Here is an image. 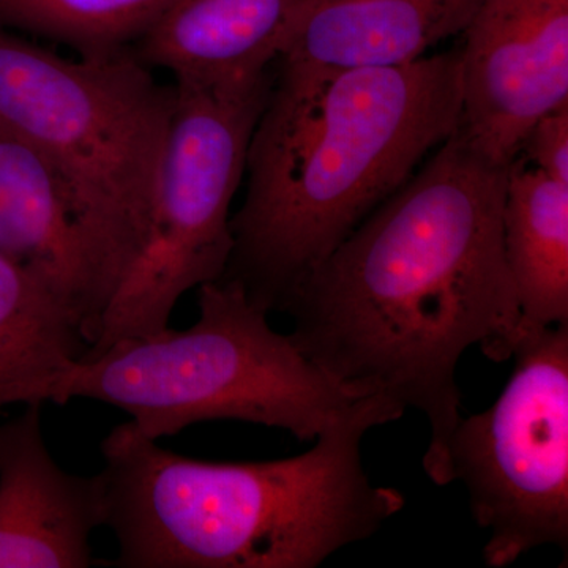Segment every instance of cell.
I'll use <instances>...</instances> for the list:
<instances>
[{"label":"cell","mask_w":568,"mask_h":568,"mask_svg":"<svg viewBox=\"0 0 568 568\" xmlns=\"http://www.w3.org/2000/svg\"><path fill=\"white\" fill-rule=\"evenodd\" d=\"M508 168L462 126L298 287L284 313L306 358L361 396L424 414L426 476L448 481L462 418L457 366L470 346L511 358L523 335L504 256Z\"/></svg>","instance_id":"obj_1"},{"label":"cell","mask_w":568,"mask_h":568,"mask_svg":"<svg viewBox=\"0 0 568 568\" xmlns=\"http://www.w3.org/2000/svg\"><path fill=\"white\" fill-rule=\"evenodd\" d=\"M278 62L220 278L267 313L284 312L317 265L462 126L459 51L388 69Z\"/></svg>","instance_id":"obj_2"},{"label":"cell","mask_w":568,"mask_h":568,"mask_svg":"<svg viewBox=\"0 0 568 568\" xmlns=\"http://www.w3.org/2000/svg\"><path fill=\"white\" fill-rule=\"evenodd\" d=\"M405 407L368 396L298 457L257 463L186 458L130 422L104 437V526L125 568H315L375 536L405 507L373 484L362 440Z\"/></svg>","instance_id":"obj_3"},{"label":"cell","mask_w":568,"mask_h":568,"mask_svg":"<svg viewBox=\"0 0 568 568\" xmlns=\"http://www.w3.org/2000/svg\"><path fill=\"white\" fill-rule=\"evenodd\" d=\"M200 320L82 354L41 388L40 403L95 399L125 410L159 440L186 426L241 420L286 429L298 440L351 416L368 396L347 390L267 323L237 283L200 286Z\"/></svg>","instance_id":"obj_4"},{"label":"cell","mask_w":568,"mask_h":568,"mask_svg":"<svg viewBox=\"0 0 568 568\" xmlns=\"http://www.w3.org/2000/svg\"><path fill=\"white\" fill-rule=\"evenodd\" d=\"M174 104L126 50L73 61L0 29V129L65 185L110 301L148 230Z\"/></svg>","instance_id":"obj_5"},{"label":"cell","mask_w":568,"mask_h":568,"mask_svg":"<svg viewBox=\"0 0 568 568\" xmlns=\"http://www.w3.org/2000/svg\"><path fill=\"white\" fill-rule=\"evenodd\" d=\"M271 74L224 84H175V104L151 219L84 354L170 327L175 304L216 282L233 252L231 203Z\"/></svg>","instance_id":"obj_6"},{"label":"cell","mask_w":568,"mask_h":568,"mask_svg":"<svg viewBox=\"0 0 568 568\" xmlns=\"http://www.w3.org/2000/svg\"><path fill=\"white\" fill-rule=\"evenodd\" d=\"M495 405L459 418L448 481L462 480L489 530L485 564L504 568L530 549L568 548V323L523 332Z\"/></svg>","instance_id":"obj_7"},{"label":"cell","mask_w":568,"mask_h":568,"mask_svg":"<svg viewBox=\"0 0 568 568\" xmlns=\"http://www.w3.org/2000/svg\"><path fill=\"white\" fill-rule=\"evenodd\" d=\"M463 33V133L510 166L534 123L568 104V0H480Z\"/></svg>","instance_id":"obj_8"},{"label":"cell","mask_w":568,"mask_h":568,"mask_svg":"<svg viewBox=\"0 0 568 568\" xmlns=\"http://www.w3.org/2000/svg\"><path fill=\"white\" fill-rule=\"evenodd\" d=\"M40 406L0 425V568H85L104 526L102 474L77 476L51 457Z\"/></svg>","instance_id":"obj_9"},{"label":"cell","mask_w":568,"mask_h":568,"mask_svg":"<svg viewBox=\"0 0 568 568\" xmlns=\"http://www.w3.org/2000/svg\"><path fill=\"white\" fill-rule=\"evenodd\" d=\"M0 253L31 268L73 306L91 345L110 301L91 241L50 163L2 129Z\"/></svg>","instance_id":"obj_10"},{"label":"cell","mask_w":568,"mask_h":568,"mask_svg":"<svg viewBox=\"0 0 568 568\" xmlns=\"http://www.w3.org/2000/svg\"><path fill=\"white\" fill-rule=\"evenodd\" d=\"M480 0H301L276 61L388 69L465 31Z\"/></svg>","instance_id":"obj_11"},{"label":"cell","mask_w":568,"mask_h":568,"mask_svg":"<svg viewBox=\"0 0 568 568\" xmlns=\"http://www.w3.org/2000/svg\"><path fill=\"white\" fill-rule=\"evenodd\" d=\"M301 0H173L141 37L145 65L173 73L175 84L256 80L278 59Z\"/></svg>","instance_id":"obj_12"},{"label":"cell","mask_w":568,"mask_h":568,"mask_svg":"<svg viewBox=\"0 0 568 568\" xmlns=\"http://www.w3.org/2000/svg\"><path fill=\"white\" fill-rule=\"evenodd\" d=\"M503 241L523 332L568 323V186L523 155L508 168Z\"/></svg>","instance_id":"obj_13"},{"label":"cell","mask_w":568,"mask_h":568,"mask_svg":"<svg viewBox=\"0 0 568 568\" xmlns=\"http://www.w3.org/2000/svg\"><path fill=\"white\" fill-rule=\"evenodd\" d=\"M69 302L24 264L0 253V409L41 405L40 392L84 353Z\"/></svg>","instance_id":"obj_14"},{"label":"cell","mask_w":568,"mask_h":568,"mask_svg":"<svg viewBox=\"0 0 568 568\" xmlns=\"http://www.w3.org/2000/svg\"><path fill=\"white\" fill-rule=\"evenodd\" d=\"M173 0H0V29L14 28L70 44L81 55L126 50Z\"/></svg>","instance_id":"obj_15"},{"label":"cell","mask_w":568,"mask_h":568,"mask_svg":"<svg viewBox=\"0 0 568 568\" xmlns=\"http://www.w3.org/2000/svg\"><path fill=\"white\" fill-rule=\"evenodd\" d=\"M519 155L551 181L568 186V104L534 123Z\"/></svg>","instance_id":"obj_16"}]
</instances>
